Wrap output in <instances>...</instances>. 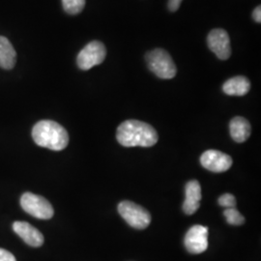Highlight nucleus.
Wrapping results in <instances>:
<instances>
[{"label":"nucleus","mask_w":261,"mask_h":261,"mask_svg":"<svg viewBox=\"0 0 261 261\" xmlns=\"http://www.w3.org/2000/svg\"><path fill=\"white\" fill-rule=\"evenodd\" d=\"M207 43L209 48L219 59L226 60L231 56L230 39L224 29L216 28L211 30L207 38Z\"/></svg>","instance_id":"7"},{"label":"nucleus","mask_w":261,"mask_h":261,"mask_svg":"<svg viewBox=\"0 0 261 261\" xmlns=\"http://www.w3.org/2000/svg\"><path fill=\"white\" fill-rule=\"evenodd\" d=\"M13 229L24 242L33 248H39L44 244L43 234L27 222H15Z\"/></svg>","instance_id":"10"},{"label":"nucleus","mask_w":261,"mask_h":261,"mask_svg":"<svg viewBox=\"0 0 261 261\" xmlns=\"http://www.w3.org/2000/svg\"><path fill=\"white\" fill-rule=\"evenodd\" d=\"M200 163L203 168L213 172H224L228 170L232 166V159L221 151L207 150L201 157Z\"/></svg>","instance_id":"9"},{"label":"nucleus","mask_w":261,"mask_h":261,"mask_svg":"<svg viewBox=\"0 0 261 261\" xmlns=\"http://www.w3.org/2000/svg\"><path fill=\"white\" fill-rule=\"evenodd\" d=\"M0 261H17L11 252L0 248Z\"/></svg>","instance_id":"18"},{"label":"nucleus","mask_w":261,"mask_h":261,"mask_svg":"<svg viewBox=\"0 0 261 261\" xmlns=\"http://www.w3.org/2000/svg\"><path fill=\"white\" fill-rule=\"evenodd\" d=\"M107 56V49L100 41H92L81 50L76 58L80 69L87 71L95 66L103 63Z\"/></svg>","instance_id":"6"},{"label":"nucleus","mask_w":261,"mask_h":261,"mask_svg":"<svg viewBox=\"0 0 261 261\" xmlns=\"http://www.w3.org/2000/svg\"><path fill=\"white\" fill-rule=\"evenodd\" d=\"M251 89L250 81L243 75L229 79L223 85V90L229 96H244Z\"/></svg>","instance_id":"13"},{"label":"nucleus","mask_w":261,"mask_h":261,"mask_svg":"<svg viewBox=\"0 0 261 261\" xmlns=\"http://www.w3.org/2000/svg\"><path fill=\"white\" fill-rule=\"evenodd\" d=\"M252 18L256 21V22H260L261 21V8L260 6H257L255 9L253 10L252 13Z\"/></svg>","instance_id":"20"},{"label":"nucleus","mask_w":261,"mask_h":261,"mask_svg":"<svg viewBox=\"0 0 261 261\" xmlns=\"http://www.w3.org/2000/svg\"><path fill=\"white\" fill-rule=\"evenodd\" d=\"M116 139L125 147H151L158 142L156 130L145 122L127 120L119 125Z\"/></svg>","instance_id":"1"},{"label":"nucleus","mask_w":261,"mask_h":261,"mask_svg":"<svg viewBox=\"0 0 261 261\" xmlns=\"http://www.w3.org/2000/svg\"><path fill=\"white\" fill-rule=\"evenodd\" d=\"M182 3V0H169L168 1V9L170 10L171 12H176L180 5Z\"/></svg>","instance_id":"19"},{"label":"nucleus","mask_w":261,"mask_h":261,"mask_svg":"<svg viewBox=\"0 0 261 261\" xmlns=\"http://www.w3.org/2000/svg\"><path fill=\"white\" fill-rule=\"evenodd\" d=\"M224 215L226 222L231 225H241L245 222L244 216L235 208H226Z\"/></svg>","instance_id":"16"},{"label":"nucleus","mask_w":261,"mask_h":261,"mask_svg":"<svg viewBox=\"0 0 261 261\" xmlns=\"http://www.w3.org/2000/svg\"><path fill=\"white\" fill-rule=\"evenodd\" d=\"M187 251L194 254L205 252L208 248V227L196 224L193 225L185 236Z\"/></svg>","instance_id":"8"},{"label":"nucleus","mask_w":261,"mask_h":261,"mask_svg":"<svg viewBox=\"0 0 261 261\" xmlns=\"http://www.w3.org/2000/svg\"><path fill=\"white\" fill-rule=\"evenodd\" d=\"M118 212L132 227L137 229H144L151 223L149 212L133 201H121L118 205Z\"/></svg>","instance_id":"4"},{"label":"nucleus","mask_w":261,"mask_h":261,"mask_svg":"<svg viewBox=\"0 0 261 261\" xmlns=\"http://www.w3.org/2000/svg\"><path fill=\"white\" fill-rule=\"evenodd\" d=\"M201 187L196 180L188 182L186 185V198L183 203V211L187 215L196 213L200 206L201 200Z\"/></svg>","instance_id":"11"},{"label":"nucleus","mask_w":261,"mask_h":261,"mask_svg":"<svg viewBox=\"0 0 261 261\" xmlns=\"http://www.w3.org/2000/svg\"><path fill=\"white\" fill-rule=\"evenodd\" d=\"M63 8L70 15L80 14L85 6V0H62Z\"/></svg>","instance_id":"15"},{"label":"nucleus","mask_w":261,"mask_h":261,"mask_svg":"<svg viewBox=\"0 0 261 261\" xmlns=\"http://www.w3.org/2000/svg\"><path fill=\"white\" fill-rule=\"evenodd\" d=\"M32 138L39 146L55 151L65 149L69 143V135L65 128L51 120L36 123L32 130Z\"/></svg>","instance_id":"2"},{"label":"nucleus","mask_w":261,"mask_h":261,"mask_svg":"<svg viewBox=\"0 0 261 261\" xmlns=\"http://www.w3.org/2000/svg\"><path fill=\"white\" fill-rule=\"evenodd\" d=\"M20 205L27 213L40 220H49L55 214L54 207L45 197L32 193L21 196Z\"/></svg>","instance_id":"5"},{"label":"nucleus","mask_w":261,"mask_h":261,"mask_svg":"<svg viewBox=\"0 0 261 261\" xmlns=\"http://www.w3.org/2000/svg\"><path fill=\"white\" fill-rule=\"evenodd\" d=\"M219 204L225 208H234L236 205V198L231 194H224L218 200Z\"/></svg>","instance_id":"17"},{"label":"nucleus","mask_w":261,"mask_h":261,"mask_svg":"<svg viewBox=\"0 0 261 261\" xmlns=\"http://www.w3.org/2000/svg\"><path fill=\"white\" fill-rule=\"evenodd\" d=\"M229 130L233 140L241 143L250 138L252 127L247 119L241 116H236L229 123Z\"/></svg>","instance_id":"12"},{"label":"nucleus","mask_w":261,"mask_h":261,"mask_svg":"<svg viewBox=\"0 0 261 261\" xmlns=\"http://www.w3.org/2000/svg\"><path fill=\"white\" fill-rule=\"evenodd\" d=\"M146 62L150 70L160 79L170 80L177 73V68L171 56L163 48H156L149 51L146 55Z\"/></svg>","instance_id":"3"},{"label":"nucleus","mask_w":261,"mask_h":261,"mask_svg":"<svg viewBox=\"0 0 261 261\" xmlns=\"http://www.w3.org/2000/svg\"><path fill=\"white\" fill-rule=\"evenodd\" d=\"M17 54L7 38L0 36V67L11 70L16 64Z\"/></svg>","instance_id":"14"}]
</instances>
